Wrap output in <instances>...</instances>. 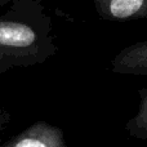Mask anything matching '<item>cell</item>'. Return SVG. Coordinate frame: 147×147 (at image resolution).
<instances>
[{"mask_svg":"<svg viewBox=\"0 0 147 147\" xmlns=\"http://www.w3.org/2000/svg\"><path fill=\"white\" fill-rule=\"evenodd\" d=\"M57 52L43 0H0V75L41 65Z\"/></svg>","mask_w":147,"mask_h":147,"instance_id":"obj_1","label":"cell"},{"mask_svg":"<svg viewBox=\"0 0 147 147\" xmlns=\"http://www.w3.org/2000/svg\"><path fill=\"white\" fill-rule=\"evenodd\" d=\"M105 21L125 22L147 18V0H90Z\"/></svg>","mask_w":147,"mask_h":147,"instance_id":"obj_3","label":"cell"},{"mask_svg":"<svg viewBox=\"0 0 147 147\" xmlns=\"http://www.w3.org/2000/svg\"><path fill=\"white\" fill-rule=\"evenodd\" d=\"M110 69L120 75L147 76V40L125 47L111 59Z\"/></svg>","mask_w":147,"mask_h":147,"instance_id":"obj_4","label":"cell"},{"mask_svg":"<svg viewBox=\"0 0 147 147\" xmlns=\"http://www.w3.org/2000/svg\"><path fill=\"white\" fill-rule=\"evenodd\" d=\"M10 121H12V114H10V111H8L4 107H0V143H1L3 134L8 129Z\"/></svg>","mask_w":147,"mask_h":147,"instance_id":"obj_6","label":"cell"},{"mask_svg":"<svg viewBox=\"0 0 147 147\" xmlns=\"http://www.w3.org/2000/svg\"><path fill=\"white\" fill-rule=\"evenodd\" d=\"M0 147H67L65 133L57 125L39 120L13 136Z\"/></svg>","mask_w":147,"mask_h":147,"instance_id":"obj_2","label":"cell"},{"mask_svg":"<svg viewBox=\"0 0 147 147\" xmlns=\"http://www.w3.org/2000/svg\"><path fill=\"white\" fill-rule=\"evenodd\" d=\"M140 105L137 114L125 123V130L133 138L147 141V88L138 90Z\"/></svg>","mask_w":147,"mask_h":147,"instance_id":"obj_5","label":"cell"}]
</instances>
